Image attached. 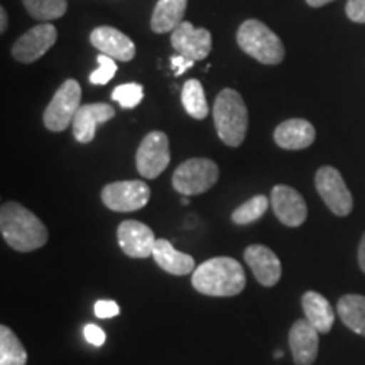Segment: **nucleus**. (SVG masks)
<instances>
[{
  "label": "nucleus",
  "mask_w": 365,
  "mask_h": 365,
  "mask_svg": "<svg viewBox=\"0 0 365 365\" xmlns=\"http://www.w3.org/2000/svg\"><path fill=\"white\" fill-rule=\"evenodd\" d=\"M289 346L296 365H313L318 357L319 331L308 319H298L289 330Z\"/></svg>",
  "instance_id": "nucleus-17"
},
{
  "label": "nucleus",
  "mask_w": 365,
  "mask_h": 365,
  "mask_svg": "<svg viewBox=\"0 0 365 365\" xmlns=\"http://www.w3.org/2000/svg\"><path fill=\"white\" fill-rule=\"evenodd\" d=\"M308 2V6H312V7H323V6H327L328 2H333V0H307Z\"/></svg>",
  "instance_id": "nucleus-35"
},
{
  "label": "nucleus",
  "mask_w": 365,
  "mask_h": 365,
  "mask_svg": "<svg viewBox=\"0 0 365 365\" xmlns=\"http://www.w3.org/2000/svg\"><path fill=\"white\" fill-rule=\"evenodd\" d=\"M213 120L222 143L228 148H239L249 127V112L240 93L232 88L222 90L213 105Z\"/></svg>",
  "instance_id": "nucleus-3"
},
{
  "label": "nucleus",
  "mask_w": 365,
  "mask_h": 365,
  "mask_svg": "<svg viewBox=\"0 0 365 365\" xmlns=\"http://www.w3.org/2000/svg\"><path fill=\"white\" fill-rule=\"evenodd\" d=\"M281 357H282V352H281V350H277V352L274 354V359H281Z\"/></svg>",
  "instance_id": "nucleus-36"
},
{
  "label": "nucleus",
  "mask_w": 365,
  "mask_h": 365,
  "mask_svg": "<svg viewBox=\"0 0 365 365\" xmlns=\"http://www.w3.org/2000/svg\"><path fill=\"white\" fill-rule=\"evenodd\" d=\"M314 185L319 196L331 213L336 217H346L354 208V198L350 190L346 188L340 171L333 166H323L317 171Z\"/></svg>",
  "instance_id": "nucleus-8"
},
{
  "label": "nucleus",
  "mask_w": 365,
  "mask_h": 365,
  "mask_svg": "<svg viewBox=\"0 0 365 365\" xmlns=\"http://www.w3.org/2000/svg\"><path fill=\"white\" fill-rule=\"evenodd\" d=\"M7 29V12L6 9H0V33H6Z\"/></svg>",
  "instance_id": "nucleus-34"
},
{
  "label": "nucleus",
  "mask_w": 365,
  "mask_h": 365,
  "mask_svg": "<svg viewBox=\"0 0 365 365\" xmlns=\"http://www.w3.org/2000/svg\"><path fill=\"white\" fill-rule=\"evenodd\" d=\"M269 200L264 195H255L252 198L247 200L245 203H242L239 208L234 210L232 213V220L237 225H249V223L257 222L264 213L267 212Z\"/></svg>",
  "instance_id": "nucleus-26"
},
{
  "label": "nucleus",
  "mask_w": 365,
  "mask_h": 365,
  "mask_svg": "<svg viewBox=\"0 0 365 365\" xmlns=\"http://www.w3.org/2000/svg\"><path fill=\"white\" fill-rule=\"evenodd\" d=\"M171 44L181 56L202 61L212 51V34L208 29H198L191 22L182 21L171 33Z\"/></svg>",
  "instance_id": "nucleus-12"
},
{
  "label": "nucleus",
  "mask_w": 365,
  "mask_h": 365,
  "mask_svg": "<svg viewBox=\"0 0 365 365\" xmlns=\"http://www.w3.org/2000/svg\"><path fill=\"white\" fill-rule=\"evenodd\" d=\"M27 352L7 325L0 327V365H26Z\"/></svg>",
  "instance_id": "nucleus-24"
},
{
  "label": "nucleus",
  "mask_w": 365,
  "mask_h": 365,
  "mask_svg": "<svg viewBox=\"0 0 365 365\" xmlns=\"http://www.w3.org/2000/svg\"><path fill=\"white\" fill-rule=\"evenodd\" d=\"M271 205L274 215L286 227H299L307 222L308 207L304 198L291 186L277 185L272 188Z\"/></svg>",
  "instance_id": "nucleus-13"
},
{
  "label": "nucleus",
  "mask_w": 365,
  "mask_h": 365,
  "mask_svg": "<svg viewBox=\"0 0 365 365\" xmlns=\"http://www.w3.org/2000/svg\"><path fill=\"white\" fill-rule=\"evenodd\" d=\"M27 12L34 17V19L49 22L65 16L68 4L66 0H22Z\"/></svg>",
  "instance_id": "nucleus-25"
},
{
  "label": "nucleus",
  "mask_w": 365,
  "mask_h": 365,
  "mask_svg": "<svg viewBox=\"0 0 365 365\" xmlns=\"http://www.w3.org/2000/svg\"><path fill=\"white\" fill-rule=\"evenodd\" d=\"M150 198V188L144 181H115L102 190V202L112 212L129 213L144 208Z\"/></svg>",
  "instance_id": "nucleus-9"
},
{
  "label": "nucleus",
  "mask_w": 365,
  "mask_h": 365,
  "mask_svg": "<svg viewBox=\"0 0 365 365\" xmlns=\"http://www.w3.org/2000/svg\"><path fill=\"white\" fill-rule=\"evenodd\" d=\"M153 257L163 271H166L168 274H173V276H186V274H193V271L196 269L195 259L188 254L176 250L173 247L170 240L158 239L156 245H154Z\"/></svg>",
  "instance_id": "nucleus-19"
},
{
  "label": "nucleus",
  "mask_w": 365,
  "mask_h": 365,
  "mask_svg": "<svg viewBox=\"0 0 365 365\" xmlns=\"http://www.w3.org/2000/svg\"><path fill=\"white\" fill-rule=\"evenodd\" d=\"M317 139V130L312 122L304 118H289L274 130V140L281 149L299 150L307 149Z\"/></svg>",
  "instance_id": "nucleus-18"
},
{
  "label": "nucleus",
  "mask_w": 365,
  "mask_h": 365,
  "mask_svg": "<svg viewBox=\"0 0 365 365\" xmlns=\"http://www.w3.org/2000/svg\"><path fill=\"white\" fill-rule=\"evenodd\" d=\"M359 266L365 272V234H364L362 240H360V245H359Z\"/></svg>",
  "instance_id": "nucleus-33"
},
{
  "label": "nucleus",
  "mask_w": 365,
  "mask_h": 365,
  "mask_svg": "<svg viewBox=\"0 0 365 365\" xmlns=\"http://www.w3.org/2000/svg\"><path fill=\"white\" fill-rule=\"evenodd\" d=\"M171 65H173V70H175V75L181 76L182 73L188 71L190 68H193L195 61L193 59H188V58L181 56V54H178V56L171 58Z\"/></svg>",
  "instance_id": "nucleus-32"
},
{
  "label": "nucleus",
  "mask_w": 365,
  "mask_h": 365,
  "mask_svg": "<svg viewBox=\"0 0 365 365\" xmlns=\"http://www.w3.org/2000/svg\"><path fill=\"white\" fill-rule=\"evenodd\" d=\"M58 39V31L56 27L49 22L44 24L34 26L33 29H29L27 33L21 36L12 46V56L19 63H29L38 61L39 58H43L49 49L53 48L54 43Z\"/></svg>",
  "instance_id": "nucleus-10"
},
{
  "label": "nucleus",
  "mask_w": 365,
  "mask_h": 365,
  "mask_svg": "<svg viewBox=\"0 0 365 365\" xmlns=\"http://www.w3.org/2000/svg\"><path fill=\"white\" fill-rule=\"evenodd\" d=\"M98 61V68L90 75V81L93 85H107L108 81L113 78V75L117 73V65H115V59L107 56V54H98L97 58Z\"/></svg>",
  "instance_id": "nucleus-28"
},
{
  "label": "nucleus",
  "mask_w": 365,
  "mask_h": 365,
  "mask_svg": "<svg viewBox=\"0 0 365 365\" xmlns=\"http://www.w3.org/2000/svg\"><path fill=\"white\" fill-rule=\"evenodd\" d=\"M346 16L350 21L365 24V0H349L345 7Z\"/></svg>",
  "instance_id": "nucleus-30"
},
{
  "label": "nucleus",
  "mask_w": 365,
  "mask_h": 365,
  "mask_svg": "<svg viewBox=\"0 0 365 365\" xmlns=\"http://www.w3.org/2000/svg\"><path fill=\"white\" fill-rule=\"evenodd\" d=\"M90 43L102 54H107L117 61H130L135 56V44L129 36L110 26H100L91 31Z\"/></svg>",
  "instance_id": "nucleus-15"
},
{
  "label": "nucleus",
  "mask_w": 365,
  "mask_h": 365,
  "mask_svg": "<svg viewBox=\"0 0 365 365\" xmlns=\"http://www.w3.org/2000/svg\"><path fill=\"white\" fill-rule=\"evenodd\" d=\"M336 313L344 325L350 330L365 336V296L362 294H345L339 299Z\"/></svg>",
  "instance_id": "nucleus-22"
},
{
  "label": "nucleus",
  "mask_w": 365,
  "mask_h": 365,
  "mask_svg": "<svg viewBox=\"0 0 365 365\" xmlns=\"http://www.w3.org/2000/svg\"><path fill=\"white\" fill-rule=\"evenodd\" d=\"M220 170L212 159L193 158L185 161L173 173V188L185 196L202 195L215 186Z\"/></svg>",
  "instance_id": "nucleus-5"
},
{
  "label": "nucleus",
  "mask_w": 365,
  "mask_h": 365,
  "mask_svg": "<svg viewBox=\"0 0 365 365\" xmlns=\"http://www.w3.org/2000/svg\"><path fill=\"white\" fill-rule=\"evenodd\" d=\"M144 98V86L139 83L118 85L112 91V100L120 105L122 108H135Z\"/></svg>",
  "instance_id": "nucleus-27"
},
{
  "label": "nucleus",
  "mask_w": 365,
  "mask_h": 365,
  "mask_svg": "<svg viewBox=\"0 0 365 365\" xmlns=\"http://www.w3.org/2000/svg\"><path fill=\"white\" fill-rule=\"evenodd\" d=\"M115 117V110L108 103L81 105L73 120V135L81 144H88L95 139L97 125L105 124Z\"/></svg>",
  "instance_id": "nucleus-16"
},
{
  "label": "nucleus",
  "mask_w": 365,
  "mask_h": 365,
  "mask_svg": "<svg viewBox=\"0 0 365 365\" xmlns=\"http://www.w3.org/2000/svg\"><path fill=\"white\" fill-rule=\"evenodd\" d=\"M188 0H159L150 17V29L158 34L173 33L182 22Z\"/></svg>",
  "instance_id": "nucleus-21"
},
{
  "label": "nucleus",
  "mask_w": 365,
  "mask_h": 365,
  "mask_svg": "<svg viewBox=\"0 0 365 365\" xmlns=\"http://www.w3.org/2000/svg\"><path fill=\"white\" fill-rule=\"evenodd\" d=\"M95 317L97 318H113L117 317L118 313H120V308H118V304L115 301L112 299H98L97 303H95Z\"/></svg>",
  "instance_id": "nucleus-29"
},
{
  "label": "nucleus",
  "mask_w": 365,
  "mask_h": 365,
  "mask_svg": "<svg viewBox=\"0 0 365 365\" xmlns=\"http://www.w3.org/2000/svg\"><path fill=\"white\" fill-rule=\"evenodd\" d=\"M237 44L242 51L262 65H277L284 59L286 51L279 36L274 34L261 21H245L237 31Z\"/></svg>",
  "instance_id": "nucleus-4"
},
{
  "label": "nucleus",
  "mask_w": 365,
  "mask_h": 365,
  "mask_svg": "<svg viewBox=\"0 0 365 365\" xmlns=\"http://www.w3.org/2000/svg\"><path fill=\"white\" fill-rule=\"evenodd\" d=\"M0 232L9 247L17 252H33L48 244V228L21 203L7 202L0 208Z\"/></svg>",
  "instance_id": "nucleus-1"
},
{
  "label": "nucleus",
  "mask_w": 365,
  "mask_h": 365,
  "mask_svg": "<svg viewBox=\"0 0 365 365\" xmlns=\"http://www.w3.org/2000/svg\"><path fill=\"white\" fill-rule=\"evenodd\" d=\"M85 339L88 344L95 345V346H102L105 344V331L102 330V328L95 325V323H88V325H85Z\"/></svg>",
  "instance_id": "nucleus-31"
},
{
  "label": "nucleus",
  "mask_w": 365,
  "mask_h": 365,
  "mask_svg": "<svg viewBox=\"0 0 365 365\" xmlns=\"http://www.w3.org/2000/svg\"><path fill=\"white\" fill-rule=\"evenodd\" d=\"M244 259L247 262V266L252 269L259 284L272 287L274 284L279 282L282 274L281 261L266 245H249L244 250Z\"/></svg>",
  "instance_id": "nucleus-14"
},
{
  "label": "nucleus",
  "mask_w": 365,
  "mask_h": 365,
  "mask_svg": "<svg viewBox=\"0 0 365 365\" xmlns=\"http://www.w3.org/2000/svg\"><path fill=\"white\" fill-rule=\"evenodd\" d=\"M304 317L319 333H328L335 323V312L325 296L317 291H307L301 298Z\"/></svg>",
  "instance_id": "nucleus-20"
},
{
  "label": "nucleus",
  "mask_w": 365,
  "mask_h": 365,
  "mask_svg": "<svg viewBox=\"0 0 365 365\" xmlns=\"http://www.w3.org/2000/svg\"><path fill=\"white\" fill-rule=\"evenodd\" d=\"M181 102L185 110L196 120H202L208 115V103L205 97L203 85L198 80H188L182 85Z\"/></svg>",
  "instance_id": "nucleus-23"
},
{
  "label": "nucleus",
  "mask_w": 365,
  "mask_h": 365,
  "mask_svg": "<svg viewBox=\"0 0 365 365\" xmlns=\"http://www.w3.org/2000/svg\"><path fill=\"white\" fill-rule=\"evenodd\" d=\"M245 271L232 257H213L205 261L191 274V284L198 293L213 298H230L244 291Z\"/></svg>",
  "instance_id": "nucleus-2"
},
{
  "label": "nucleus",
  "mask_w": 365,
  "mask_h": 365,
  "mask_svg": "<svg viewBox=\"0 0 365 365\" xmlns=\"http://www.w3.org/2000/svg\"><path fill=\"white\" fill-rule=\"evenodd\" d=\"M117 239L120 249L132 259L153 257L156 237L143 222L124 220L117 228Z\"/></svg>",
  "instance_id": "nucleus-11"
},
{
  "label": "nucleus",
  "mask_w": 365,
  "mask_h": 365,
  "mask_svg": "<svg viewBox=\"0 0 365 365\" xmlns=\"http://www.w3.org/2000/svg\"><path fill=\"white\" fill-rule=\"evenodd\" d=\"M81 86L76 80H66L59 86L51 102L44 110V125L51 132L66 130L75 120L76 112L81 107Z\"/></svg>",
  "instance_id": "nucleus-6"
},
{
  "label": "nucleus",
  "mask_w": 365,
  "mask_h": 365,
  "mask_svg": "<svg viewBox=\"0 0 365 365\" xmlns=\"http://www.w3.org/2000/svg\"><path fill=\"white\" fill-rule=\"evenodd\" d=\"M170 139L161 130L149 132L140 143L135 154V164L139 175L148 180H156L161 173L170 166Z\"/></svg>",
  "instance_id": "nucleus-7"
}]
</instances>
